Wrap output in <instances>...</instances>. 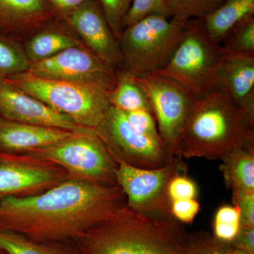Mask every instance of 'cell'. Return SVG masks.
<instances>
[{
  "mask_svg": "<svg viewBox=\"0 0 254 254\" xmlns=\"http://www.w3.org/2000/svg\"><path fill=\"white\" fill-rule=\"evenodd\" d=\"M126 204L118 185L68 179L39 194L0 200V231L36 242L75 241Z\"/></svg>",
  "mask_w": 254,
  "mask_h": 254,
  "instance_id": "1",
  "label": "cell"
},
{
  "mask_svg": "<svg viewBox=\"0 0 254 254\" xmlns=\"http://www.w3.org/2000/svg\"><path fill=\"white\" fill-rule=\"evenodd\" d=\"M254 145V103L240 108L222 89L196 100L174 157L220 160Z\"/></svg>",
  "mask_w": 254,
  "mask_h": 254,
  "instance_id": "2",
  "label": "cell"
},
{
  "mask_svg": "<svg viewBox=\"0 0 254 254\" xmlns=\"http://www.w3.org/2000/svg\"><path fill=\"white\" fill-rule=\"evenodd\" d=\"M189 233L183 224L125 205L73 241L81 254H182Z\"/></svg>",
  "mask_w": 254,
  "mask_h": 254,
  "instance_id": "3",
  "label": "cell"
},
{
  "mask_svg": "<svg viewBox=\"0 0 254 254\" xmlns=\"http://www.w3.org/2000/svg\"><path fill=\"white\" fill-rule=\"evenodd\" d=\"M224 55L221 45L208 36L202 20H190L171 59L155 73L175 80L200 99L220 89L216 75Z\"/></svg>",
  "mask_w": 254,
  "mask_h": 254,
  "instance_id": "4",
  "label": "cell"
},
{
  "mask_svg": "<svg viewBox=\"0 0 254 254\" xmlns=\"http://www.w3.org/2000/svg\"><path fill=\"white\" fill-rule=\"evenodd\" d=\"M186 23L153 15L127 26L118 40L123 58L122 68L135 76L158 72L171 59Z\"/></svg>",
  "mask_w": 254,
  "mask_h": 254,
  "instance_id": "5",
  "label": "cell"
},
{
  "mask_svg": "<svg viewBox=\"0 0 254 254\" xmlns=\"http://www.w3.org/2000/svg\"><path fill=\"white\" fill-rule=\"evenodd\" d=\"M23 155L58 165L69 179L118 185V164L93 128L79 127L55 144Z\"/></svg>",
  "mask_w": 254,
  "mask_h": 254,
  "instance_id": "6",
  "label": "cell"
},
{
  "mask_svg": "<svg viewBox=\"0 0 254 254\" xmlns=\"http://www.w3.org/2000/svg\"><path fill=\"white\" fill-rule=\"evenodd\" d=\"M6 78L78 126L95 128L110 107L108 93L94 87L40 77L28 71Z\"/></svg>",
  "mask_w": 254,
  "mask_h": 254,
  "instance_id": "7",
  "label": "cell"
},
{
  "mask_svg": "<svg viewBox=\"0 0 254 254\" xmlns=\"http://www.w3.org/2000/svg\"><path fill=\"white\" fill-rule=\"evenodd\" d=\"M187 171L186 163L176 157L162 168L151 170L120 163L116 170L117 185L123 190L130 208L152 216L175 219L171 213L169 184L174 177Z\"/></svg>",
  "mask_w": 254,
  "mask_h": 254,
  "instance_id": "8",
  "label": "cell"
},
{
  "mask_svg": "<svg viewBox=\"0 0 254 254\" xmlns=\"http://www.w3.org/2000/svg\"><path fill=\"white\" fill-rule=\"evenodd\" d=\"M95 130L118 164L151 170L170 161L163 141L137 131L124 112L112 105Z\"/></svg>",
  "mask_w": 254,
  "mask_h": 254,
  "instance_id": "9",
  "label": "cell"
},
{
  "mask_svg": "<svg viewBox=\"0 0 254 254\" xmlns=\"http://www.w3.org/2000/svg\"><path fill=\"white\" fill-rule=\"evenodd\" d=\"M149 100L169 160L174 157L177 139L190 118L195 97L172 78L148 73L134 76Z\"/></svg>",
  "mask_w": 254,
  "mask_h": 254,
  "instance_id": "10",
  "label": "cell"
},
{
  "mask_svg": "<svg viewBox=\"0 0 254 254\" xmlns=\"http://www.w3.org/2000/svg\"><path fill=\"white\" fill-rule=\"evenodd\" d=\"M30 72L49 79L94 87L107 93L116 84V69L84 46L73 47L49 59L30 63Z\"/></svg>",
  "mask_w": 254,
  "mask_h": 254,
  "instance_id": "11",
  "label": "cell"
},
{
  "mask_svg": "<svg viewBox=\"0 0 254 254\" xmlns=\"http://www.w3.org/2000/svg\"><path fill=\"white\" fill-rule=\"evenodd\" d=\"M69 176L55 164L23 155H0V200L39 194Z\"/></svg>",
  "mask_w": 254,
  "mask_h": 254,
  "instance_id": "12",
  "label": "cell"
},
{
  "mask_svg": "<svg viewBox=\"0 0 254 254\" xmlns=\"http://www.w3.org/2000/svg\"><path fill=\"white\" fill-rule=\"evenodd\" d=\"M65 21L100 59L115 69L122 68L123 58L118 40L97 0H89L82 4Z\"/></svg>",
  "mask_w": 254,
  "mask_h": 254,
  "instance_id": "13",
  "label": "cell"
},
{
  "mask_svg": "<svg viewBox=\"0 0 254 254\" xmlns=\"http://www.w3.org/2000/svg\"><path fill=\"white\" fill-rule=\"evenodd\" d=\"M0 115L11 121L68 131L81 127L69 117L58 113L41 100L18 89L6 78H0Z\"/></svg>",
  "mask_w": 254,
  "mask_h": 254,
  "instance_id": "14",
  "label": "cell"
},
{
  "mask_svg": "<svg viewBox=\"0 0 254 254\" xmlns=\"http://www.w3.org/2000/svg\"><path fill=\"white\" fill-rule=\"evenodd\" d=\"M73 131L11 121L0 118V150L23 155L46 148L70 136Z\"/></svg>",
  "mask_w": 254,
  "mask_h": 254,
  "instance_id": "15",
  "label": "cell"
},
{
  "mask_svg": "<svg viewBox=\"0 0 254 254\" xmlns=\"http://www.w3.org/2000/svg\"><path fill=\"white\" fill-rule=\"evenodd\" d=\"M220 89L242 108L254 100V57L225 54L217 71Z\"/></svg>",
  "mask_w": 254,
  "mask_h": 254,
  "instance_id": "16",
  "label": "cell"
},
{
  "mask_svg": "<svg viewBox=\"0 0 254 254\" xmlns=\"http://www.w3.org/2000/svg\"><path fill=\"white\" fill-rule=\"evenodd\" d=\"M52 16L46 0H0V27L5 29L36 27Z\"/></svg>",
  "mask_w": 254,
  "mask_h": 254,
  "instance_id": "17",
  "label": "cell"
},
{
  "mask_svg": "<svg viewBox=\"0 0 254 254\" xmlns=\"http://www.w3.org/2000/svg\"><path fill=\"white\" fill-rule=\"evenodd\" d=\"M221 161L224 182L232 193H254V145L234 150Z\"/></svg>",
  "mask_w": 254,
  "mask_h": 254,
  "instance_id": "18",
  "label": "cell"
},
{
  "mask_svg": "<svg viewBox=\"0 0 254 254\" xmlns=\"http://www.w3.org/2000/svg\"><path fill=\"white\" fill-rule=\"evenodd\" d=\"M252 15L254 0H225L218 9L201 20L208 36L220 44L234 26Z\"/></svg>",
  "mask_w": 254,
  "mask_h": 254,
  "instance_id": "19",
  "label": "cell"
},
{
  "mask_svg": "<svg viewBox=\"0 0 254 254\" xmlns=\"http://www.w3.org/2000/svg\"><path fill=\"white\" fill-rule=\"evenodd\" d=\"M0 250L7 254H81L73 241L36 242L9 231H0Z\"/></svg>",
  "mask_w": 254,
  "mask_h": 254,
  "instance_id": "20",
  "label": "cell"
},
{
  "mask_svg": "<svg viewBox=\"0 0 254 254\" xmlns=\"http://www.w3.org/2000/svg\"><path fill=\"white\" fill-rule=\"evenodd\" d=\"M116 72V84L108 93L110 105L124 113L145 110L153 114L149 100L134 76L123 68H118Z\"/></svg>",
  "mask_w": 254,
  "mask_h": 254,
  "instance_id": "21",
  "label": "cell"
},
{
  "mask_svg": "<svg viewBox=\"0 0 254 254\" xmlns=\"http://www.w3.org/2000/svg\"><path fill=\"white\" fill-rule=\"evenodd\" d=\"M82 46L81 42L66 32L50 28L32 37L24 52L28 61L33 63L49 59L68 48Z\"/></svg>",
  "mask_w": 254,
  "mask_h": 254,
  "instance_id": "22",
  "label": "cell"
},
{
  "mask_svg": "<svg viewBox=\"0 0 254 254\" xmlns=\"http://www.w3.org/2000/svg\"><path fill=\"white\" fill-rule=\"evenodd\" d=\"M220 45L225 54L254 57V15L234 26Z\"/></svg>",
  "mask_w": 254,
  "mask_h": 254,
  "instance_id": "23",
  "label": "cell"
},
{
  "mask_svg": "<svg viewBox=\"0 0 254 254\" xmlns=\"http://www.w3.org/2000/svg\"><path fill=\"white\" fill-rule=\"evenodd\" d=\"M225 0H166L171 17L185 22L203 19L218 9Z\"/></svg>",
  "mask_w": 254,
  "mask_h": 254,
  "instance_id": "24",
  "label": "cell"
},
{
  "mask_svg": "<svg viewBox=\"0 0 254 254\" xmlns=\"http://www.w3.org/2000/svg\"><path fill=\"white\" fill-rule=\"evenodd\" d=\"M29 66L24 50L14 42L0 36V78L27 71Z\"/></svg>",
  "mask_w": 254,
  "mask_h": 254,
  "instance_id": "25",
  "label": "cell"
},
{
  "mask_svg": "<svg viewBox=\"0 0 254 254\" xmlns=\"http://www.w3.org/2000/svg\"><path fill=\"white\" fill-rule=\"evenodd\" d=\"M241 229L240 209L236 205H225L218 209L213 222V236L217 240L230 244Z\"/></svg>",
  "mask_w": 254,
  "mask_h": 254,
  "instance_id": "26",
  "label": "cell"
},
{
  "mask_svg": "<svg viewBox=\"0 0 254 254\" xmlns=\"http://www.w3.org/2000/svg\"><path fill=\"white\" fill-rule=\"evenodd\" d=\"M232 249L230 244L217 240L213 234L199 231L189 233L182 254H230Z\"/></svg>",
  "mask_w": 254,
  "mask_h": 254,
  "instance_id": "27",
  "label": "cell"
},
{
  "mask_svg": "<svg viewBox=\"0 0 254 254\" xmlns=\"http://www.w3.org/2000/svg\"><path fill=\"white\" fill-rule=\"evenodd\" d=\"M153 15L171 17L166 0H133L131 7L124 20V29Z\"/></svg>",
  "mask_w": 254,
  "mask_h": 254,
  "instance_id": "28",
  "label": "cell"
},
{
  "mask_svg": "<svg viewBox=\"0 0 254 254\" xmlns=\"http://www.w3.org/2000/svg\"><path fill=\"white\" fill-rule=\"evenodd\" d=\"M110 29L117 39H120L124 30L123 22L133 0H97Z\"/></svg>",
  "mask_w": 254,
  "mask_h": 254,
  "instance_id": "29",
  "label": "cell"
},
{
  "mask_svg": "<svg viewBox=\"0 0 254 254\" xmlns=\"http://www.w3.org/2000/svg\"><path fill=\"white\" fill-rule=\"evenodd\" d=\"M124 113L128 123L137 131L153 139L162 141L154 115L151 112L138 110Z\"/></svg>",
  "mask_w": 254,
  "mask_h": 254,
  "instance_id": "30",
  "label": "cell"
},
{
  "mask_svg": "<svg viewBox=\"0 0 254 254\" xmlns=\"http://www.w3.org/2000/svg\"><path fill=\"white\" fill-rule=\"evenodd\" d=\"M187 174L177 175L170 181L168 194L170 200L195 199L198 189L193 180L187 177Z\"/></svg>",
  "mask_w": 254,
  "mask_h": 254,
  "instance_id": "31",
  "label": "cell"
},
{
  "mask_svg": "<svg viewBox=\"0 0 254 254\" xmlns=\"http://www.w3.org/2000/svg\"><path fill=\"white\" fill-rule=\"evenodd\" d=\"M200 209V203L195 199H178L171 201L172 215L182 224L193 222Z\"/></svg>",
  "mask_w": 254,
  "mask_h": 254,
  "instance_id": "32",
  "label": "cell"
},
{
  "mask_svg": "<svg viewBox=\"0 0 254 254\" xmlns=\"http://www.w3.org/2000/svg\"><path fill=\"white\" fill-rule=\"evenodd\" d=\"M232 202L240 209L241 227H254V193H232Z\"/></svg>",
  "mask_w": 254,
  "mask_h": 254,
  "instance_id": "33",
  "label": "cell"
},
{
  "mask_svg": "<svg viewBox=\"0 0 254 254\" xmlns=\"http://www.w3.org/2000/svg\"><path fill=\"white\" fill-rule=\"evenodd\" d=\"M89 0H46L53 16L65 20Z\"/></svg>",
  "mask_w": 254,
  "mask_h": 254,
  "instance_id": "34",
  "label": "cell"
},
{
  "mask_svg": "<svg viewBox=\"0 0 254 254\" xmlns=\"http://www.w3.org/2000/svg\"><path fill=\"white\" fill-rule=\"evenodd\" d=\"M230 245L234 250L254 254V227H241L238 235Z\"/></svg>",
  "mask_w": 254,
  "mask_h": 254,
  "instance_id": "35",
  "label": "cell"
},
{
  "mask_svg": "<svg viewBox=\"0 0 254 254\" xmlns=\"http://www.w3.org/2000/svg\"><path fill=\"white\" fill-rule=\"evenodd\" d=\"M230 254H247L245 253V252H241V251L234 250V249H232L231 252H230Z\"/></svg>",
  "mask_w": 254,
  "mask_h": 254,
  "instance_id": "36",
  "label": "cell"
},
{
  "mask_svg": "<svg viewBox=\"0 0 254 254\" xmlns=\"http://www.w3.org/2000/svg\"><path fill=\"white\" fill-rule=\"evenodd\" d=\"M0 254H7L5 253L4 251L0 250Z\"/></svg>",
  "mask_w": 254,
  "mask_h": 254,
  "instance_id": "37",
  "label": "cell"
}]
</instances>
